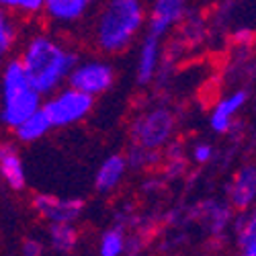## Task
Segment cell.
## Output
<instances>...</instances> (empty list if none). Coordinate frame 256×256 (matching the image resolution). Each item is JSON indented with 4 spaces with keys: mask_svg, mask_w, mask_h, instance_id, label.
I'll use <instances>...</instances> for the list:
<instances>
[{
    "mask_svg": "<svg viewBox=\"0 0 256 256\" xmlns=\"http://www.w3.org/2000/svg\"><path fill=\"white\" fill-rule=\"evenodd\" d=\"M127 246H130V242L125 238L123 228L121 226L109 228L98 238V256H125Z\"/></svg>",
    "mask_w": 256,
    "mask_h": 256,
    "instance_id": "19",
    "label": "cell"
},
{
    "mask_svg": "<svg viewBox=\"0 0 256 256\" xmlns=\"http://www.w3.org/2000/svg\"><path fill=\"white\" fill-rule=\"evenodd\" d=\"M226 199L236 213L256 207V162H244L234 170L226 184Z\"/></svg>",
    "mask_w": 256,
    "mask_h": 256,
    "instance_id": "7",
    "label": "cell"
},
{
    "mask_svg": "<svg viewBox=\"0 0 256 256\" xmlns=\"http://www.w3.org/2000/svg\"><path fill=\"white\" fill-rule=\"evenodd\" d=\"M44 96H41L35 88H29L10 98H2V111H0V121L4 123L8 130H16L25 121H29L33 115H37L44 109Z\"/></svg>",
    "mask_w": 256,
    "mask_h": 256,
    "instance_id": "8",
    "label": "cell"
},
{
    "mask_svg": "<svg viewBox=\"0 0 256 256\" xmlns=\"http://www.w3.org/2000/svg\"><path fill=\"white\" fill-rule=\"evenodd\" d=\"M160 64H162V39L150 33H144L136 64L138 84H142V86L150 84L160 74Z\"/></svg>",
    "mask_w": 256,
    "mask_h": 256,
    "instance_id": "11",
    "label": "cell"
},
{
    "mask_svg": "<svg viewBox=\"0 0 256 256\" xmlns=\"http://www.w3.org/2000/svg\"><path fill=\"white\" fill-rule=\"evenodd\" d=\"M186 16V4L180 0H156L148 6V25L146 33L164 39L172 27L180 25Z\"/></svg>",
    "mask_w": 256,
    "mask_h": 256,
    "instance_id": "9",
    "label": "cell"
},
{
    "mask_svg": "<svg viewBox=\"0 0 256 256\" xmlns=\"http://www.w3.org/2000/svg\"><path fill=\"white\" fill-rule=\"evenodd\" d=\"M232 232L240 254L256 256V207L234 213Z\"/></svg>",
    "mask_w": 256,
    "mask_h": 256,
    "instance_id": "15",
    "label": "cell"
},
{
    "mask_svg": "<svg viewBox=\"0 0 256 256\" xmlns=\"http://www.w3.org/2000/svg\"><path fill=\"white\" fill-rule=\"evenodd\" d=\"M248 96L250 94L244 88L232 90L226 96H222L216 102V106H213L211 115H209V127H211V132L213 134H220V136H228L234 130V125H236L238 113L246 106Z\"/></svg>",
    "mask_w": 256,
    "mask_h": 256,
    "instance_id": "10",
    "label": "cell"
},
{
    "mask_svg": "<svg viewBox=\"0 0 256 256\" xmlns=\"http://www.w3.org/2000/svg\"><path fill=\"white\" fill-rule=\"evenodd\" d=\"M88 0H46V18L52 25L58 27H70L76 25L90 10Z\"/></svg>",
    "mask_w": 256,
    "mask_h": 256,
    "instance_id": "12",
    "label": "cell"
},
{
    "mask_svg": "<svg viewBox=\"0 0 256 256\" xmlns=\"http://www.w3.org/2000/svg\"><path fill=\"white\" fill-rule=\"evenodd\" d=\"M31 207L37 216L50 226L76 224L84 213V201L76 197H54L50 193H35Z\"/></svg>",
    "mask_w": 256,
    "mask_h": 256,
    "instance_id": "6",
    "label": "cell"
},
{
    "mask_svg": "<svg viewBox=\"0 0 256 256\" xmlns=\"http://www.w3.org/2000/svg\"><path fill=\"white\" fill-rule=\"evenodd\" d=\"M0 174H2L4 184L10 190H25L27 186V172L23 158L18 154V148L10 142H4L0 146Z\"/></svg>",
    "mask_w": 256,
    "mask_h": 256,
    "instance_id": "13",
    "label": "cell"
},
{
    "mask_svg": "<svg viewBox=\"0 0 256 256\" xmlns=\"http://www.w3.org/2000/svg\"><path fill=\"white\" fill-rule=\"evenodd\" d=\"M94 109V98L72 86H64L54 96L46 98L44 111L54 127H70L84 121Z\"/></svg>",
    "mask_w": 256,
    "mask_h": 256,
    "instance_id": "4",
    "label": "cell"
},
{
    "mask_svg": "<svg viewBox=\"0 0 256 256\" xmlns=\"http://www.w3.org/2000/svg\"><path fill=\"white\" fill-rule=\"evenodd\" d=\"M174 113L166 106H156V109L140 113L130 127V136L134 146H140L144 150L160 152L170 138L174 134Z\"/></svg>",
    "mask_w": 256,
    "mask_h": 256,
    "instance_id": "3",
    "label": "cell"
},
{
    "mask_svg": "<svg viewBox=\"0 0 256 256\" xmlns=\"http://www.w3.org/2000/svg\"><path fill=\"white\" fill-rule=\"evenodd\" d=\"M46 254V242L37 236H27L20 242V256H44Z\"/></svg>",
    "mask_w": 256,
    "mask_h": 256,
    "instance_id": "24",
    "label": "cell"
},
{
    "mask_svg": "<svg viewBox=\"0 0 256 256\" xmlns=\"http://www.w3.org/2000/svg\"><path fill=\"white\" fill-rule=\"evenodd\" d=\"M127 164L130 168H148L160 162V152L154 150H144L140 146H132V150L127 152Z\"/></svg>",
    "mask_w": 256,
    "mask_h": 256,
    "instance_id": "22",
    "label": "cell"
},
{
    "mask_svg": "<svg viewBox=\"0 0 256 256\" xmlns=\"http://www.w3.org/2000/svg\"><path fill=\"white\" fill-rule=\"evenodd\" d=\"M148 25V6L140 0H109L92 23L94 48L104 56L127 52Z\"/></svg>",
    "mask_w": 256,
    "mask_h": 256,
    "instance_id": "2",
    "label": "cell"
},
{
    "mask_svg": "<svg viewBox=\"0 0 256 256\" xmlns=\"http://www.w3.org/2000/svg\"><path fill=\"white\" fill-rule=\"evenodd\" d=\"M18 35H20V29H18L16 16L2 10L0 12V54L8 56L16 46Z\"/></svg>",
    "mask_w": 256,
    "mask_h": 256,
    "instance_id": "20",
    "label": "cell"
},
{
    "mask_svg": "<svg viewBox=\"0 0 256 256\" xmlns=\"http://www.w3.org/2000/svg\"><path fill=\"white\" fill-rule=\"evenodd\" d=\"M29 88L33 86H31V80L27 76V70L23 66V62H20V58L6 60L2 68V98L16 96Z\"/></svg>",
    "mask_w": 256,
    "mask_h": 256,
    "instance_id": "16",
    "label": "cell"
},
{
    "mask_svg": "<svg viewBox=\"0 0 256 256\" xmlns=\"http://www.w3.org/2000/svg\"><path fill=\"white\" fill-rule=\"evenodd\" d=\"M115 80H117V72L113 64L104 58L90 56L80 60V64L70 74L68 86L96 98L109 92L115 86Z\"/></svg>",
    "mask_w": 256,
    "mask_h": 256,
    "instance_id": "5",
    "label": "cell"
},
{
    "mask_svg": "<svg viewBox=\"0 0 256 256\" xmlns=\"http://www.w3.org/2000/svg\"><path fill=\"white\" fill-rule=\"evenodd\" d=\"M238 256H248V254H238Z\"/></svg>",
    "mask_w": 256,
    "mask_h": 256,
    "instance_id": "25",
    "label": "cell"
},
{
    "mask_svg": "<svg viewBox=\"0 0 256 256\" xmlns=\"http://www.w3.org/2000/svg\"><path fill=\"white\" fill-rule=\"evenodd\" d=\"M80 240V232L72 224L50 226L48 228V246L58 254H70L76 250Z\"/></svg>",
    "mask_w": 256,
    "mask_h": 256,
    "instance_id": "17",
    "label": "cell"
},
{
    "mask_svg": "<svg viewBox=\"0 0 256 256\" xmlns=\"http://www.w3.org/2000/svg\"><path fill=\"white\" fill-rule=\"evenodd\" d=\"M2 10H12L10 14H23V16H35L39 12H46V0H2L0 2Z\"/></svg>",
    "mask_w": 256,
    "mask_h": 256,
    "instance_id": "21",
    "label": "cell"
},
{
    "mask_svg": "<svg viewBox=\"0 0 256 256\" xmlns=\"http://www.w3.org/2000/svg\"><path fill=\"white\" fill-rule=\"evenodd\" d=\"M20 62L27 70L31 86L41 96H54L58 90L68 86L70 74L80 64V54L68 46H64L52 33L39 31L27 37Z\"/></svg>",
    "mask_w": 256,
    "mask_h": 256,
    "instance_id": "1",
    "label": "cell"
},
{
    "mask_svg": "<svg viewBox=\"0 0 256 256\" xmlns=\"http://www.w3.org/2000/svg\"><path fill=\"white\" fill-rule=\"evenodd\" d=\"M213 156H216V150H213V146L209 142H195L193 148H190V160L199 166L209 164Z\"/></svg>",
    "mask_w": 256,
    "mask_h": 256,
    "instance_id": "23",
    "label": "cell"
},
{
    "mask_svg": "<svg viewBox=\"0 0 256 256\" xmlns=\"http://www.w3.org/2000/svg\"><path fill=\"white\" fill-rule=\"evenodd\" d=\"M52 130H54V125L48 119V115L44 111H39L29 121H25L20 127H16L12 134H14V140L20 144H33V142H39L41 138H46Z\"/></svg>",
    "mask_w": 256,
    "mask_h": 256,
    "instance_id": "18",
    "label": "cell"
},
{
    "mask_svg": "<svg viewBox=\"0 0 256 256\" xmlns=\"http://www.w3.org/2000/svg\"><path fill=\"white\" fill-rule=\"evenodd\" d=\"M8 256H14V254H8Z\"/></svg>",
    "mask_w": 256,
    "mask_h": 256,
    "instance_id": "26",
    "label": "cell"
},
{
    "mask_svg": "<svg viewBox=\"0 0 256 256\" xmlns=\"http://www.w3.org/2000/svg\"><path fill=\"white\" fill-rule=\"evenodd\" d=\"M127 168H130V164H127V158L123 154L106 156L100 162L96 174H94V188H96V193H100V195L113 193V190L123 182Z\"/></svg>",
    "mask_w": 256,
    "mask_h": 256,
    "instance_id": "14",
    "label": "cell"
}]
</instances>
